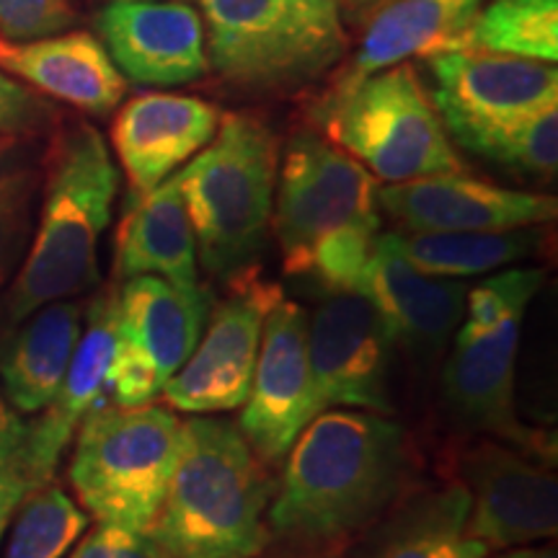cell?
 I'll return each instance as SVG.
<instances>
[{
	"mask_svg": "<svg viewBox=\"0 0 558 558\" xmlns=\"http://www.w3.org/2000/svg\"><path fill=\"white\" fill-rule=\"evenodd\" d=\"M209 313L202 284H173L156 275L124 279L117 290V344L107 375L111 403L148 407L190 360Z\"/></svg>",
	"mask_w": 558,
	"mask_h": 558,
	"instance_id": "ba28073f",
	"label": "cell"
},
{
	"mask_svg": "<svg viewBox=\"0 0 558 558\" xmlns=\"http://www.w3.org/2000/svg\"><path fill=\"white\" fill-rule=\"evenodd\" d=\"M357 292L373 300L396 339L414 349H439L463 318L469 288L460 279L424 275L407 259L396 233H380Z\"/></svg>",
	"mask_w": 558,
	"mask_h": 558,
	"instance_id": "ffe728a7",
	"label": "cell"
},
{
	"mask_svg": "<svg viewBox=\"0 0 558 558\" xmlns=\"http://www.w3.org/2000/svg\"><path fill=\"white\" fill-rule=\"evenodd\" d=\"M378 179L329 140L298 132L277 173L271 228L282 267L305 277L313 251L329 235L357 222H380Z\"/></svg>",
	"mask_w": 558,
	"mask_h": 558,
	"instance_id": "52a82bcc",
	"label": "cell"
},
{
	"mask_svg": "<svg viewBox=\"0 0 558 558\" xmlns=\"http://www.w3.org/2000/svg\"><path fill=\"white\" fill-rule=\"evenodd\" d=\"M32 137L0 135V190L13 179L34 171Z\"/></svg>",
	"mask_w": 558,
	"mask_h": 558,
	"instance_id": "74e56055",
	"label": "cell"
},
{
	"mask_svg": "<svg viewBox=\"0 0 558 558\" xmlns=\"http://www.w3.org/2000/svg\"><path fill=\"white\" fill-rule=\"evenodd\" d=\"M0 70L96 117L114 111L128 94V81L107 47L88 32H60L29 41L0 37Z\"/></svg>",
	"mask_w": 558,
	"mask_h": 558,
	"instance_id": "ac0fdd59",
	"label": "cell"
},
{
	"mask_svg": "<svg viewBox=\"0 0 558 558\" xmlns=\"http://www.w3.org/2000/svg\"><path fill=\"white\" fill-rule=\"evenodd\" d=\"M427 62L435 75L432 104L448 132L558 107L554 62L481 50L432 52Z\"/></svg>",
	"mask_w": 558,
	"mask_h": 558,
	"instance_id": "5bb4252c",
	"label": "cell"
},
{
	"mask_svg": "<svg viewBox=\"0 0 558 558\" xmlns=\"http://www.w3.org/2000/svg\"><path fill=\"white\" fill-rule=\"evenodd\" d=\"M54 111L37 90L21 86L0 70V135H39L50 128Z\"/></svg>",
	"mask_w": 558,
	"mask_h": 558,
	"instance_id": "e575fe53",
	"label": "cell"
},
{
	"mask_svg": "<svg viewBox=\"0 0 558 558\" xmlns=\"http://www.w3.org/2000/svg\"><path fill=\"white\" fill-rule=\"evenodd\" d=\"M269 481L243 432L226 418L181 424L166 499L148 527L173 558H254L269 543Z\"/></svg>",
	"mask_w": 558,
	"mask_h": 558,
	"instance_id": "7a4b0ae2",
	"label": "cell"
},
{
	"mask_svg": "<svg viewBox=\"0 0 558 558\" xmlns=\"http://www.w3.org/2000/svg\"><path fill=\"white\" fill-rule=\"evenodd\" d=\"M378 235L380 222H357L329 235L313 251L305 277H316L329 292H357Z\"/></svg>",
	"mask_w": 558,
	"mask_h": 558,
	"instance_id": "4dcf8cb0",
	"label": "cell"
},
{
	"mask_svg": "<svg viewBox=\"0 0 558 558\" xmlns=\"http://www.w3.org/2000/svg\"><path fill=\"white\" fill-rule=\"evenodd\" d=\"M463 478L471 538L488 548H518L556 535L558 481L546 465L486 439L465 452Z\"/></svg>",
	"mask_w": 558,
	"mask_h": 558,
	"instance_id": "4fadbf2b",
	"label": "cell"
},
{
	"mask_svg": "<svg viewBox=\"0 0 558 558\" xmlns=\"http://www.w3.org/2000/svg\"><path fill=\"white\" fill-rule=\"evenodd\" d=\"M220 111L181 94H140L111 124V143L130 181V199L143 197L197 156L220 128Z\"/></svg>",
	"mask_w": 558,
	"mask_h": 558,
	"instance_id": "e0dca14e",
	"label": "cell"
},
{
	"mask_svg": "<svg viewBox=\"0 0 558 558\" xmlns=\"http://www.w3.org/2000/svg\"><path fill=\"white\" fill-rule=\"evenodd\" d=\"M318 122L337 148L388 184L463 171L432 96L409 62L337 83L320 101Z\"/></svg>",
	"mask_w": 558,
	"mask_h": 558,
	"instance_id": "5b68a950",
	"label": "cell"
},
{
	"mask_svg": "<svg viewBox=\"0 0 558 558\" xmlns=\"http://www.w3.org/2000/svg\"><path fill=\"white\" fill-rule=\"evenodd\" d=\"M407 259L424 275L463 279L527 259L546 243L541 226L473 233H396Z\"/></svg>",
	"mask_w": 558,
	"mask_h": 558,
	"instance_id": "484cf974",
	"label": "cell"
},
{
	"mask_svg": "<svg viewBox=\"0 0 558 558\" xmlns=\"http://www.w3.org/2000/svg\"><path fill=\"white\" fill-rule=\"evenodd\" d=\"M241 432L256 456L282 460L316 416L308 365V313L279 300L264 320L259 357L243 403Z\"/></svg>",
	"mask_w": 558,
	"mask_h": 558,
	"instance_id": "7c38bea8",
	"label": "cell"
},
{
	"mask_svg": "<svg viewBox=\"0 0 558 558\" xmlns=\"http://www.w3.org/2000/svg\"><path fill=\"white\" fill-rule=\"evenodd\" d=\"M199 9L207 62L235 86L282 88L333 65L282 0H199Z\"/></svg>",
	"mask_w": 558,
	"mask_h": 558,
	"instance_id": "30bf717a",
	"label": "cell"
},
{
	"mask_svg": "<svg viewBox=\"0 0 558 558\" xmlns=\"http://www.w3.org/2000/svg\"><path fill=\"white\" fill-rule=\"evenodd\" d=\"M73 558H173L150 530L99 522L94 533L86 535Z\"/></svg>",
	"mask_w": 558,
	"mask_h": 558,
	"instance_id": "d590c367",
	"label": "cell"
},
{
	"mask_svg": "<svg viewBox=\"0 0 558 558\" xmlns=\"http://www.w3.org/2000/svg\"><path fill=\"white\" fill-rule=\"evenodd\" d=\"M282 300V290L246 277L209 316L190 360L166 383L160 396L184 414H220L241 409L248 399L264 320Z\"/></svg>",
	"mask_w": 558,
	"mask_h": 558,
	"instance_id": "8fae6325",
	"label": "cell"
},
{
	"mask_svg": "<svg viewBox=\"0 0 558 558\" xmlns=\"http://www.w3.org/2000/svg\"><path fill=\"white\" fill-rule=\"evenodd\" d=\"M279 173L269 124L226 114L215 137L177 173L197 256L209 275L246 271L267 246Z\"/></svg>",
	"mask_w": 558,
	"mask_h": 558,
	"instance_id": "277c9868",
	"label": "cell"
},
{
	"mask_svg": "<svg viewBox=\"0 0 558 558\" xmlns=\"http://www.w3.org/2000/svg\"><path fill=\"white\" fill-rule=\"evenodd\" d=\"M393 326L362 292H329L308 316L313 409H362L393 414L390 367Z\"/></svg>",
	"mask_w": 558,
	"mask_h": 558,
	"instance_id": "9c48e42d",
	"label": "cell"
},
{
	"mask_svg": "<svg viewBox=\"0 0 558 558\" xmlns=\"http://www.w3.org/2000/svg\"><path fill=\"white\" fill-rule=\"evenodd\" d=\"M486 0H393L365 24L360 50L339 83L442 52L456 41Z\"/></svg>",
	"mask_w": 558,
	"mask_h": 558,
	"instance_id": "cb8c5ba5",
	"label": "cell"
},
{
	"mask_svg": "<svg viewBox=\"0 0 558 558\" xmlns=\"http://www.w3.org/2000/svg\"><path fill=\"white\" fill-rule=\"evenodd\" d=\"M525 308L507 313L492 331L458 339L445 365V396L452 411L473 427L494 432L527 448L533 432L514 411V365Z\"/></svg>",
	"mask_w": 558,
	"mask_h": 558,
	"instance_id": "d6986e66",
	"label": "cell"
},
{
	"mask_svg": "<svg viewBox=\"0 0 558 558\" xmlns=\"http://www.w3.org/2000/svg\"><path fill=\"white\" fill-rule=\"evenodd\" d=\"M32 469L29 422L0 393V541L21 501L37 492Z\"/></svg>",
	"mask_w": 558,
	"mask_h": 558,
	"instance_id": "1f68e13d",
	"label": "cell"
},
{
	"mask_svg": "<svg viewBox=\"0 0 558 558\" xmlns=\"http://www.w3.org/2000/svg\"><path fill=\"white\" fill-rule=\"evenodd\" d=\"M269 507V530L337 541L378 520L407 476V432L386 414L326 409L300 432Z\"/></svg>",
	"mask_w": 558,
	"mask_h": 558,
	"instance_id": "6da1fadb",
	"label": "cell"
},
{
	"mask_svg": "<svg viewBox=\"0 0 558 558\" xmlns=\"http://www.w3.org/2000/svg\"><path fill=\"white\" fill-rule=\"evenodd\" d=\"M546 282V269H509L501 275H494L469 290L465 295L463 324L458 329V339L478 337V333L492 331L507 313L525 308L535 292Z\"/></svg>",
	"mask_w": 558,
	"mask_h": 558,
	"instance_id": "f546056e",
	"label": "cell"
},
{
	"mask_svg": "<svg viewBox=\"0 0 558 558\" xmlns=\"http://www.w3.org/2000/svg\"><path fill=\"white\" fill-rule=\"evenodd\" d=\"M497 558H558L554 546H518Z\"/></svg>",
	"mask_w": 558,
	"mask_h": 558,
	"instance_id": "ab89813d",
	"label": "cell"
},
{
	"mask_svg": "<svg viewBox=\"0 0 558 558\" xmlns=\"http://www.w3.org/2000/svg\"><path fill=\"white\" fill-rule=\"evenodd\" d=\"M37 192V171L13 179L0 190V290L19 267L32 228V202Z\"/></svg>",
	"mask_w": 558,
	"mask_h": 558,
	"instance_id": "d6a6232c",
	"label": "cell"
},
{
	"mask_svg": "<svg viewBox=\"0 0 558 558\" xmlns=\"http://www.w3.org/2000/svg\"><path fill=\"white\" fill-rule=\"evenodd\" d=\"M448 50H481L538 62L558 60V0H492Z\"/></svg>",
	"mask_w": 558,
	"mask_h": 558,
	"instance_id": "4316f807",
	"label": "cell"
},
{
	"mask_svg": "<svg viewBox=\"0 0 558 558\" xmlns=\"http://www.w3.org/2000/svg\"><path fill=\"white\" fill-rule=\"evenodd\" d=\"M388 3H393V0H344V24L365 26Z\"/></svg>",
	"mask_w": 558,
	"mask_h": 558,
	"instance_id": "f35d334b",
	"label": "cell"
},
{
	"mask_svg": "<svg viewBox=\"0 0 558 558\" xmlns=\"http://www.w3.org/2000/svg\"><path fill=\"white\" fill-rule=\"evenodd\" d=\"M378 207L409 233H473L546 226L558 202L548 194L518 192L463 171L378 186Z\"/></svg>",
	"mask_w": 558,
	"mask_h": 558,
	"instance_id": "9a60e30c",
	"label": "cell"
},
{
	"mask_svg": "<svg viewBox=\"0 0 558 558\" xmlns=\"http://www.w3.org/2000/svg\"><path fill=\"white\" fill-rule=\"evenodd\" d=\"M292 19L337 62L344 52V0H282Z\"/></svg>",
	"mask_w": 558,
	"mask_h": 558,
	"instance_id": "8d00e7d4",
	"label": "cell"
},
{
	"mask_svg": "<svg viewBox=\"0 0 558 558\" xmlns=\"http://www.w3.org/2000/svg\"><path fill=\"white\" fill-rule=\"evenodd\" d=\"M0 349V393L19 414H39L58 393L83 331L81 303L54 300L19 320Z\"/></svg>",
	"mask_w": 558,
	"mask_h": 558,
	"instance_id": "603a6c76",
	"label": "cell"
},
{
	"mask_svg": "<svg viewBox=\"0 0 558 558\" xmlns=\"http://www.w3.org/2000/svg\"><path fill=\"white\" fill-rule=\"evenodd\" d=\"M156 275L173 284H199L197 243L181 199L177 173L156 190L128 202L117 228L114 277Z\"/></svg>",
	"mask_w": 558,
	"mask_h": 558,
	"instance_id": "7402d4cb",
	"label": "cell"
},
{
	"mask_svg": "<svg viewBox=\"0 0 558 558\" xmlns=\"http://www.w3.org/2000/svg\"><path fill=\"white\" fill-rule=\"evenodd\" d=\"M88 527V514L47 484L21 501L3 558H62Z\"/></svg>",
	"mask_w": 558,
	"mask_h": 558,
	"instance_id": "f1b7e54d",
	"label": "cell"
},
{
	"mask_svg": "<svg viewBox=\"0 0 558 558\" xmlns=\"http://www.w3.org/2000/svg\"><path fill=\"white\" fill-rule=\"evenodd\" d=\"M83 318L86 329L81 331L58 393L29 422L32 469L39 488L50 484L83 416L107 393V375L117 344V290L99 292Z\"/></svg>",
	"mask_w": 558,
	"mask_h": 558,
	"instance_id": "44dd1931",
	"label": "cell"
},
{
	"mask_svg": "<svg viewBox=\"0 0 558 558\" xmlns=\"http://www.w3.org/2000/svg\"><path fill=\"white\" fill-rule=\"evenodd\" d=\"M101 45L124 81L184 86L207 73L205 24L181 0H114L96 16Z\"/></svg>",
	"mask_w": 558,
	"mask_h": 558,
	"instance_id": "2e32d148",
	"label": "cell"
},
{
	"mask_svg": "<svg viewBox=\"0 0 558 558\" xmlns=\"http://www.w3.org/2000/svg\"><path fill=\"white\" fill-rule=\"evenodd\" d=\"M117 186L120 173L99 130L78 122L54 137L37 233L5 303L11 324L99 282V241Z\"/></svg>",
	"mask_w": 558,
	"mask_h": 558,
	"instance_id": "3957f363",
	"label": "cell"
},
{
	"mask_svg": "<svg viewBox=\"0 0 558 558\" xmlns=\"http://www.w3.org/2000/svg\"><path fill=\"white\" fill-rule=\"evenodd\" d=\"M471 494L463 484L416 494L369 535L360 558H486L469 535Z\"/></svg>",
	"mask_w": 558,
	"mask_h": 558,
	"instance_id": "d4e9b609",
	"label": "cell"
},
{
	"mask_svg": "<svg viewBox=\"0 0 558 558\" xmlns=\"http://www.w3.org/2000/svg\"><path fill=\"white\" fill-rule=\"evenodd\" d=\"M70 0H0V37L29 41L52 37L73 26Z\"/></svg>",
	"mask_w": 558,
	"mask_h": 558,
	"instance_id": "836d02e7",
	"label": "cell"
},
{
	"mask_svg": "<svg viewBox=\"0 0 558 558\" xmlns=\"http://www.w3.org/2000/svg\"><path fill=\"white\" fill-rule=\"evenodd\" d=\"M70 486L96 522L148 530L177 463L181 422L169 409L99 401L83 416Z\"/></svg>",
	"mask_w": 558,
	"mask_h": 558,
	"instance_id": "8992f818",
	"label": "cell"
},
{
	"mask_svg": "<svg viewBox=\"0 0 558 558\" xmlns=\"http://www.w3.org/2000/svg\"><path fill=\"white\" fill-rule=\"evenodd\" d=\"M458 145L494 163L554 177L558 163V107H546L533 114L505 122L471 124L450 130Z\"/></svg>",
	"mask_w": 558,
	"mask_h": 558,
	"instance_id": "83f0119b",
	"label": "cell"
}]
</instances>
